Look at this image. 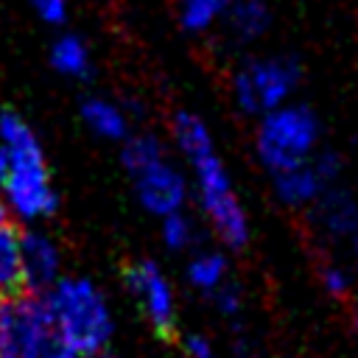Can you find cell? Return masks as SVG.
Masks as SVG:
<instances>
[{
  "mask_svg": "<svg viewBox=\"0 0 358 358\" xmlns=\"http://www.w3.org/2000/svg\"><path fill=\"white\" fill-rule=\"evenodd\" d=\"M56 338L45 296L22 291L0 299V358H42Z\"/></svg>",
  "mask_w": 358,
  "mask_h": 358,
  "instance_id": "cell-4",
  "label": "cell"
},
{
  "mask_svg": "<svg viewBox=\"0 0 358 358\" xmlns=\"http://www.w3.org/2000/svg\"><path fill=\"white\" fill-rule=\"evenodd\" d=\"M185 352H187V358H215L213 344L204 336H187L185 338Z\"/></svg>",
  "mask_w": 358,
  "mask_h": 358,
  "instance_id": "cell-23",
  "label": "cell"
},
{
  "mask_svg": "<svg viewBox=\"0 0 358 358\" xmlns=\"http://www.w3.org/2000/svg\"><path fill=\"white\" fill-rule=\"evenodd\" d=\"M171 131H173V140H176L179 151L190 162L213 151V137H210L204 120L199 115H193V112H176L173 123H171Z\"/></svg>",
  "mask_w": 358,
  "mask_h": 358,
  "instance_id": "cell-12",
  "label": "cell"
},
{
  "mask_svg": "<svg viewBox=\"0 0 358 358\" xmlns=\"http://www.w3.org/2000/svg\"><path fill=\"white\" fill-rule=\"evenodd\" d=\"M352 243H355V249H358V235H355V238H352Z\"/></svg>",
  "mask_w": 358,
  "mask_h": 358,
  "instance_id": "cell-29",
  "label": "cell"
},
{
  "mask_svg": "<svg viewBox=\"0 0 358 358\" xmlns=\"http://www.w3.org/2000/svg\"><path fill=\"white\" fill-rule=\"evenodd\" d=\"M123 282L140 302L145 319L159 338H173L176 330V302L168 277L154 260H137L123 268Z\"/></svg>",
  "mask_w": 358,
  "mask_h": 358,
  "instance_id": "cell-6",
  "label": "cell"
},
{
  "mask_svg": "<svg viewBox=\"0 0 358 358\" xmlns=\"http://www.w3.org/2000/svg\"><path fill=\"white\" fill-rule=\"evenodd\" d=\"M162 241H165V246L173 249V252L187 249V246L196 241V227H193V221H190L182 210L162 215Z\"/></svg>",
  "mask_w": 358,
  "mask_h": 358,
  "instance_id": "cell-19",
  "label": "cell"
},
{
  "mask_svg": "<svg viewBox=\"0 0 358 358\" xmlns=\"http://www.w3.org/2000/svg\"><path fill=\"white\" fill-rule=\"evenodd\" d=\"M229 28L238 39H255L268 28V8L263 0H232L229 3Z\"/></svg>",
  "mask_w": 358,
  "mask_h": 358,
  "instance_id": "cell-15",
  "label": "cell"
},
{
  "mask_svg": "<svg viewBox=\"0 0 358 358\" xmlns=\"http://www.w3.org/2000/svg\"><path fill=\"white\" fill-rule=\"evenodd\" d=\"M319 215L333 235H344V238L358 235V207L352 204V199L344 190L324 193L319 201Z\"/></svg>",
  "mask_w": 358,
  "mask_h": 358,
  "instance_id": "cell-13",
  "label": "cell"
},
{
  "mask_svg": "<svg viewBox=\"0 0 358 358\" xmlns=\"http://www.w3.org/2000/svg\"><path fill=\"white\" fill-rule=\"evenodd\" d=\"M131 179H134V190H137L140 204L154 215L176 213V210H182V204L187 199L185 176L165 157L140 168L137 173H131Z\"/></svg>",
  "mask_w": 358,
  "mask_h": 358,
  "instance_id": "cell-7",
  "label": "cell"
},
{
  "mask_svg": "<svg viewBox=\"0 0 358 358\" xmlns=\"http://www.w3.org/2000/svg\"><path fill=\"white\" fill-rule=\"evenodd\" d=\"M22 291H25V277H22L20 232L11 224L0 232V299L3 296H17Z\"/></svg>",
  "mask_w": 358,
  "mask_h": 358,
  "instance_id": "cell-10",
  "label": "cell"
},
{
  "mask_svg": "<svg viewBox=\"0 0 358 358\" xmlns=\"http://www.w3.org/2000/svg\"><path fill=\"white\" fill-rule=\"evenodd\" d=\"M56 338L78 355H92L112 338V313L106 296L84 277H62L45 294Z\"/></svg>",
  "mask_w": 358,
  "mask_h": 358,
  "instance_id": "cell-2",
  "label": "cell"
},
{
  "mask_svg": "<svg viewBox=\"0 0 358 358\" xmlns=\"http://www.w3.org/2000/svg\"><path fill=\"white\" fill-rule=\"evenodd\" d=\"M42 358H81L78 352H73L67 344H62L59 338H53L48 347H45V352H42Z\"/></svg>",
  "mask_w": 358,
  "mask_h": 358,
  "instance_id": "cell-24",
  "label": "cell"
},
{
  "mask_svg": "<svg viewBox=\"0 0 358 358\" xmlns=\"http://www.w3.org/2000/svg\"><path fill=\"white\" fill-rule=\"evenodd\" d=\"M20 255H22V277L25 291L39 294L48 291L59 280V249L42 232H20Z\"/></svg>",
  "mask_w": 358,
  "mask_h": 358,
  "instance_id": "cell-8",
  "label": "cell"
},
{
  "mask_svg": "<svg viewBox=\"0 0 358 358\" xmlns=\"http://www.w3.org/2000/svg\"><path fill=\"white\" fill-rule=\"evenodd\" d=\"M50 64L53 70H59L62 76H70V78H87L90 76V50L87 45L67 34V36H59L53 45H50Z\"/></svg>",
  "mask_w": 358,
  "mask_h": 358,
  "instance_id": "cell-14",
  "label": "cell"
},
{
  "mask_svg": "<svg viewBox=\"0 0 358 358\" xmlns=\"http://www.w3.org/2000/svg\"><path fill=\"white\" fill-rule=\"evenodd\" d=\"M0 145L8 154V171L0 185L8 207L28 221L56 213L59 196L50 185L42 145L34 129L14 109H0Z\"/></svg>",
  "mask_w": 358,
  "mask_h": 358,
  "instance_id": "cell-1",
  "label": "cell"
},
{
  "mask_svg": "<svg viewBox=\"0 0 358 358\" xmlns=\"http://www.w3.org/2000/svg\"><path fill=\"white\" fill-rule=\"evenodd\" d=\"M316 140L319 123L308 106H277L257 129V157L271 173L288 171L308 162Z\"/></svg>",
  "mask_w": 358,
  "mask_h": 358,
  "instance_id": "cell-3",
  "label": "cell"
},
{
  "mask_svg": "<svg viewBox=\"0 0 358 358\" xmlns=\"http://www.w3.org/2000/svg\"><path fill=\"white\" fill-rule=\"evenodd\" d=\"M34 11L48 25H62L67 20V0H34Z\"/></svg>",
  "mask_w": 358,
  "mask_h": 358,
  "instance_id": "cell-21",
  "label": "cell"
},
{
  "mask_svg": "<svg viewBox=\"0 0 358 358\" xmlns=\"http://www.w3.org/2000/svg\"><path fill=\"white\" fill-rule=\"evenodd\" d=\"M274 190L280 196V201L291 204V207H302L310 204L313 199H319L322 193V179L313 171V165H296L288 171H277L274 173Z\"/></svg>",
  "mask_w": 358,
  "mask_h": 358,
  "instance_id": "cell-9",
  "label": "cell"
},
{
  "mask_svg": "<svg viewBox=\"0 0 358 358\" xmlns=\"http://www.w3.org/2000/svg\"><path fill=\"white\" fill-rule=\"evenodd\" d=\"M322 282H324V288H327L333 296H344V294L350 291V277H347L344 268H338V266H324V268H322Z\"/></svg>",
  "mask_w": 358,
  "mask_h": 358,
  "instance_id": "cell-22",
  "label": "cell"
},
{
  "mask_svg": "<svg viewBox=\"0 0 358 358\" xmlns=\"http://www.w3.org/2000/svg\"><path fill=\"white\" fill-rule=\"evenodd\" d=\"M232 0H179V22L185 31H204L210 28L218 14H224L229 8Z\"/></svg>",
  "mask_w": 358,
  "mask_h": 358,
  "instance_id": "cell-17",
  "label": "cell"
},
{
  "mask_svg": "<svg viewBox=\"0 0 358 358\" xmlns=\"http://www.w3.org/2000/svg\"><path fill=\"white\" fill-rule=\"evenodd\" d=\"M299 81V64L294 59H266L249 62L232 81L235 101L246 115L271 112L294 92Z\"/></svg>",
  "mask_w": 358,
  "mask_h": 358,
  "instance_id": "cell-5",
  "label": "cell"
},
{
  "mask_svg": "<svg viewBox=\"0 0 358 358\" xmlns=\"http://www.w3.org/2000/svg\"><path fill=\"white\" fill-rule=\"evenodd\" d=\"M224 280H227V260L218 252H201L187 266V282L201 294L215 291Z\"/></svg>",
  "mask_w": 358,
  "mask_h": 358,
  "instance_id": "cell-16",
  "label": "cell"
},
{
  "mask_svg": "<svg viewBox=\"0 0 358 358\" xmlns=\"http://www.w3.org/2000/svg\"><path fill=\"white\" fill-rule=\"evenodd\" d=\"M81 358H115V355H101V352H92V355H81Z\"/></svg>",
  "mask_w": 358,
  "mask_h": 358,
  "instance_id": "cell-28",
  "label": "cell"
},
{
  "mask_svg": "<svg viewBox=\"0 0 358 358\" xmlns=\"http://www.w3.org/2000/svg\"><path fill=\"white\" fill-rule=\"evenodd\" d=\"M81 117L90 126V131H95L103 140H123L129 131L126 115L103 98H84L81 101Z\"/></svg>",
  "mask_w": 358,
  "mask_h": 358,
  "instance_id": "cell-11",
  "label": "cell"
},
{
  "mask_svg": "<svg viewBox=\"0 0 358 358\" xmlns=\"http://www.w3.org/2000/svg\"><path fill=\"white\" fill-rule=\"evenodd\" d=\"M6 227H11V215H8V204L0 201V232H3Z\"/></svg>",
  "mask_w": 358,
  "mask_h": 358,
  "instance_id": "cell-25",
  "label": "cell"
},
{
  "mask_svg": "<svg viewBox=\"0 0 358 358\" xmlns=\"http://www.w3.org/2000/svg\"><path fill=\"white\" fill-rule=\"evenodd\" d=\"M6 171H8V154H6V148L0 145V185H3V179H6Z\"/></svg>",
  "mask_w": 358,
  "mask_h": 358,
  "instance_id": "cell-26",
  "label": "cell"
},
{
  "mask_svg": "<svg viewBox=\"0 0 358 358\" xmlns=\"http://www.w3.org/2000/svg\"><path fill=\"white\" fill-rule=\"evenodd\" d=\"M207 296L215 302V308H218L224 316H235V313L241 310V291H238L232 282H227V280H224L215 291H210Z\"/></svg>",
  "mask_w": 358,
  "mask_h": 358,
  "instance_id": "cell-20",
  "label": "cell"
},
{
  "mask_svg": "<svg viewBox=\"0 0 358 358\" xmlns=\"http://www.w3.org/2000/svg\"><path fill=\"white\" fill-rule=\"evenodd\" d=\"M235 358H257L246 344H238V350H235Z\"/></svg>",
  "mask_w": 358,
  "mask_h": 358,
  "instance_id": "cell-27",
  "label": "cell"
},
{
  "mask_svg": "<svg viewBox=\"0 0 358 358\" xmlns=\"http://www.w3.org/2000/svg\"><path fill=\"white\" fill-rule=\"evenodd\" d=\"M162 157H165L162 143H159L157 137H151V134L129 137V143L123 145V154H120L123 168H126L129 173H137L140 168H145V165H151V162H157V159H162Z\"/></svg>",
  "mask_w": 358,
  "mask_h": 358,
  "instance_id": "cell-18",
  "label": "cell"
}]
</instances>
